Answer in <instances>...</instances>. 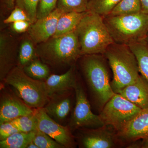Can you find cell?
<instances>
[{
  "instance_id": "obj_17",
  "label": "cell",
  "mask_w": 148,
  "mask_h": 148,
  "mask_svg": "<svg viewBox=\"0 0 148 148\" xmlns=\"http://www.w3.org/2000/svg\"><path fill=\"white\" fill-rule=\"evenodd\" d=\"M14 48L11 38L5 33L0 35V79L4 81L10 72L15 67Z\"/></svg>"
},
{
  "instance_id": "obj_31",
  "label": "cell",
  "mask_w": 148,
  "mask_h": 148,
  "mask_svg": "<svg viewBox=\"0 0 148 148\" xmlns=\"http://www.w3.org/2000/svg\"><path fill=\"white\" fill-rule=\"evenodd\" d=\"M20 132L12 121L0 124V140H4L14 133Z\"/></svg>"
},
{
  "instance_id": "obj_27",
  "label": "cell",
  "mask_w": 148,
  "mask_h": 148,
  "mask_svg": "<svg viewBox=\"0 0 148 148\" xmlns=\"http://www.w3.org/2000/svg\"><path fill=\"white\" fill-rule=\"evenodd\" d=\"M11 121L20 132H31L38 128L34 112L32 114L20 116Z\"/></svg>"
},
{
  "instance_id": "obj_22",
  "label": "cell",
  "mask_w": 148,
  "mask_h": 148,
  "mask_svg": "<svg viewBox=\"0 0 148 148\" xmlns=\"http://www.w3.org/2000/svg\"><path fill=\"white\" fill-rule=\"evenodd\" d=\"M23 69L28 76L34 79L45 80L49 76V70L47 65L36 59Z\"/></svg>"
},
{
  "instance_id": "obj_10",
  "label": "cell",
  "mask_w": 148,
  "mask_h": 148,
  "mask_svg": "<svg viewBox=\"0 0 148 148\" xmlns=\"http://www.w3.org/2000/svg\"><path fill=\"white\" fill-rule=\"evenodd\" d=\"M80 142L85 148H112L121 145L116 131L111 126L104 125L95 128H84Z\"/></svg>"
},
{
  "instance_id": "obj_16",
  "label": "cell",
  "mask_w": 148,
  "mask_h": 148,
  "mask_svg": "<svg viewBox=\"0 0 148 148\" xmlns=\"http://www.w3.org/2000/svg\"><path fill=\"white\" fill-rule=\"evenodd\" d=\"M68 92L51 96L43 108L48 115L56 121H64L71 112V100Z\"/></svg>"
},
{
  "instance_id": "obj_13",
  "label": "cell",
  "mask_w": 148,
  "mask_h": 148,
  "mask_svg": "<svg viewBox=\"0 0 148 148\" xmlns=\"http://www.w3.org/2000/svg\"><path fill=\"white\" fill-rule=\"evenodd\" d=\"M29 107L21 98L11 94L1 98L0 104V124L24 116L34 113V110Z\"/></svg>"
},
{
  "instance_id": "obj_29",
  "label": "cell",
  "mask_w": 148,
  "mask_h": 148,
  "mask_svg": "<svg viewBox=\"0 0 148 148\" xmlns=\"http://www.w3.org/2000/svg\"><path fill=\"white\" fill-rule=\"evenodd\" d=\"M58 0H40L37 12V18L47 16L57 8Z\"/></svg>"
},
{
  "instance_id": "obj_7",
  "label": "cell",
  "mask_w": 148,
  "mask_h": 148,
  "mask_svg": "<svg viewBox=\"0 0 148 148\" xmlns=\"http://www.w3.org/2000/svg\"><path fill=\"white\" fill-rule=\"evenodd\" d=\"M142 110L119 93H116L103 107L99 115L105 125L117 132Z\"/></svg>"
},
{
  "instance_id": "obj_25",
  "label": "cell",
  "mask_w": 148,
  "mask_h": 148,
  "mask_svg": "<svg viewBox=\"0 0 148 148\" xmlns=\"http://www.w3.org/2000/svg\"><path fill=\"white\" fill-rule=\"evenodd\" d=\"M87 3L88 0H58L57 8L64 13L85 12Z\"/></svg>"
},
{
  "instance_id": "obj_5",
  "label": "cell",
  "mask_w": 148,
  "mask_h": 148,
  "mask_svg": "<svg viewBox=\"0 0 148 148\" xmlns=\"http://www.w3.org/2000/svg\"><path fill=\"white\" fill-rule=\"evenodd\" d=\"M103 55H84L82 65L86 82L101 110L116 94L111 86L108 71Z\"/></svg>"
},
{
  "instance_id": "obj_26",
  "label": "cell",
  "mask_w": 148,
  "mask_h": 148,
  "mask_svg": "<svg viewBox=\"0 0 148 148\" xmlns=\"http://www.w3.org/2000/svg\"><path fill=\"white\" fill-rule=\"evenodd\" d=\"M33 141L38 148H64V146L38 128L34 130Z\"/></svg>"
},
{
  "instance_id": "obj_8",
  "label": "cell",
  "mask_w": 148,
  "mask_h": 148,
  "mask_svg": "<svg viewBox=\"0 0 148 148\" xmlns=\"http://www.w3.org/2000/svg\"><path fill=\"white\" fill-rule=\"evenodd\" d=\"M74 89L76 103L70 121V127L73 129L95 128L105 125L100 115L92 112L81 85L77 82Z\"/></svg>"
},
{
  "instance_id": "obj_12",
  "label": "cell",
  "mask_w": 148,
  "mask_h": 148,
  "mask_svg": "<svg viewBox=\"0 0 148 148\" xmlns=\"http://www.w3.org/2000/svg\"><path fill=\"white\" fill-rule=\"evenodd\" d=\"M63 13L62 11L56 8L47 16L37 19L31 24L28 32L33 42L42 43L53 37L56 32L58 19Z\"/></svg>"
},
{
  "instance_id": "obj_6",
  "label": "cell",
  "mask_w": 148,
  "mask_h": 148,
  "mask_svg": "<svg viewBox=\"0 0 148 148\" xmlns=\"http://www.w3.org/2000/svg\"><path fill=\"white\" fill-rule=\"evenodd\" d=\"M4 81L13 87L19 98L32 108H43L49 101L45 81L29 77L21 66H15Z\"/></svg>"
},
{
  "instance_id": "obj_19",
  "label": "cell",
  "mask_w": 148,
  "mask_h": 148,
  "mask_svg": "<svg viewBox=\"0 0 148 148\" xmlns=\"http://www.w3.org/2000/svg\"><path fill=\"white\" fill-rule=\"evenodd\" d=\"M135 55L141 75L148 82V44L145 40L128 46Z\"/></svg>"
},
{
  "instance_id": "obj_24",
  "label": "cell",
  "mask_w": 148,
  "mask_h": 148,
  "mask_svg": "<svg viewBox=\"0 0 148 148\" xmlns=\"http://www.w3.org/2000/svg\"><path fill=\"white\" fill-rule=\"evenodd\" d=\"M33 42L30 39H25L21 43L18 57V64L24 68L34 60L36 52L34 47Z\"/></svg>"
},
{
  "instance_id": "obj_18",
  "label": "cell",
  "mask_w": 148,
  "mask_h": 148,
  "mask_svg": "<svg viewBox=\"0 0 148 148\" xmlns=\"http://www.w3.org/2000/svg\"><path fill=\"white\" fill-rule=\"evenodd\" d=\"M86 12L63 13L58 19L56 32L53 37L60 36L75 31Z\"/></svg>"
},
{
  "instance_id": "obj_23",
  "label": "cell",
  "mask_w": 148,
  "mask_h": 148,
  "mask_svg": "<svg viewBox=\"0 0 148 148\" xmlns=\"http://www.w3.org/2000/svg\"><path fill=\"white\" fill-rule=\"evenodd\" d=\"M141 12L140 0H121L109 15H125Z\"/></svg>"
},
{
  "instance_id": "obj_21",
  "label": "cell",
  "mask_w": 148,
  "mask_h": 148,
  "mask_svg": "<svg viewBox=\"0 0 148 148\" xmlns=\"http://www.w3.org/2000/svg\"><path fill=\"white\" fill-rule=\"evenodd\" d=\"M121 0H88L87 11L103 17L108 16Z\"/></svg>"
},
{
  "instance_id": "obj_14",
  "label": "cell",
  "mask_w": 148,
  "mask_h": 148,
  "mask_svg": "<svg viewBox=\"0 0 148 148\" xmlns=\"http://www.w3.org/2000/svg\"><path fill=\"white\" fill-rule=\"evenodd\" d=\"M118 93L142 110L148 108V82L141 75Z\"/></svg>"
},
{
  "instance_id": "obj_1",
  "label": "cell",
  "mask_w": 148,
  "mask_h": 148,
  "mask_svg": "<svg viewBox=\"0 0 148 148\" xmlns=\"http://www.w3.org/2000/svg\"><path fill=\"white\" fill-rule=\"evenodd\" d=\"M82 56L103 55L114 42L104 21V17L87 11L75 30Z\"/></svg>"
},
{
  "instance_id": "obj_4",
  "label": "cell",
  "mask_w": 148,
  "mask_h": 148,
  "mask_svg": "<svg viewBox=\"0 0 148 148\" xmlns=\"http://www.w3.org/2000/svg\"><path fill=\"white\" fill-rule=\"evenodd\" d=\"M36 52L43 63L54 66L71 65L82 56L75 31L60 36L51 37L40 44Z\"/></svg>"
},
{
  "instance_id": "obj_30",
  "label": "cell",
  "mask_w": 148,
  "mask_h": 148,
  "mask_svg": "<svg viewBox=\"0 0 148 148\" xmlns=\"http://www.w3.org/2000/svg\"><path fill=\"white\" fill-rule=\"evenodd\" d=\"M21 20L28 21L31 22L27 13L22 9L15 6L10 15L4 19L3 22L5 24H12L16 21Z\"/></svg>"
},
{
  "instance_id": "obj_15",
  "label": "cell",
  "mask_w": 148,
  "mask_h": 148,
  "mask_svg": "<svg viewBox=\"0 0 148 148\" xmlns=\"http://www.w3.org/2000/svg\"><path fill=\"white\" fill-rule=\"evenodd\" d=\"M49 98L53 95L74 89L77 83L75 70L72 67L62 75H52L45 81Z\"/></svg>"
},
{
  "instance_id": "obj_20",
  "label": "cell",
  "mask_w": 148,
  "mask_h": 148,
  "mask_svg": "<svg viewBox=\"0 0 148 148\" xmlns=\"http://www.w3.org/2000/svg\"><path fill=\"white\" fill-rule=\"evenodd\" d=\"M34 131L29 132H18L5 140L0 141L1 148H27L33 141Z\"/></svg>"
},
{
  "instance_id": "obj_34",
  "label": "cell",
  "mask_w": 148,
  "mask_h": 148,
  "mask_svg": "<svg viewBox=\"0 0 148 148\" xmlns=\"http://www.w3.org/2000/svg\"><path fill=\"white\" fill-rule=\"evenodd\" d=\"M141 12L148 14V0H140Z\"/></svg>"
},
{
  "instance_id": "obj_33",
  "label": "cell",
  "mask_w": 148,
  "mask_h": 148,
  "mask_svg": "<svg viewBox=\"0 0 148 148\" xmlns=\"http://www.w3.org/2000/svg\"><path fill=\"white\" fill-rule=\"evenodd\" d=\"M3 8L8 10H12L15 6L16 0H0Z\"/></svg>"
},
{
  "instance_id": "obj_3",
  "label": "cell",
  "mask_w": 148,
  "mask_h": 148,
  "mask_svg": "<svg viewBox=\"0 0 148 148\" xmlns=\"http://www.w3.org/2000/svg\"><path fill=\"white\" fill-rule=\"evenodd\" d=\"M104 21L114 42L129 46L145 40L148 33V14L142 12L108 16Z\"/></svg>"
},
{
  "instance_id": "obj_35",
  "label": "cell",
  "mask_w": 148,
  "mask_h": 148,
  "mask_svg": "<svg viewBox=\"0 0 148 148\" xmlns=\"http://www.w3.org/2000/svg\"><path fill=\"white\" fill-rule=\"evenodd\" d=\"M27 148H38V146L34 143L33 141H32L29 145L27 146Z\"/></svg>"
},
{
  "instance_id": "obj_11",
  "label": "cell",
  "mask_w": 148,
  "mask_h": 148,
  "mask_svg": "<svg viewBox=\"0 0 148 148\" xmlns=\"http://www.w3.org/2000/svg\"><path fill=\"white\" fill-rule=\"evenodd\" d=\"M116 133L121 145L137 140L148 139V108L142 110Z\"/></svg>"
},
{
  "instance_id": "obj_2",
  "label": "cell",
  "mask_w": 148,
  "mask_h": 148,
  "mask_svg": "<svg viewBox=\"0 0 148 148\" xmlns=\"http://www.w3.org/2000/svg\"><path fill=\"white\" fill-rule=\"evenodd\" d=\"M103 55L108 61L112 72L111 84L115 93H118L140 76L138 62L128 45L114 42Z\"/></svg>"
},
{
  "instance_id": "obj_36",
  "label": "cell",
  "mask_w": 148,
  "mask_h": 148,
  "mask_svg": "<svg viewBox=\"0 0 148 148\" xmlns=\"http://www.w3.org/2000/svg\"><path fill=\"white\" fill-rule=\"evenodd\" d=\"M145 41L146 42H147V43L148 44V33L147 36H146V38H145Z\"/></svg>"
},
{
  "instance_id": "obj_9",
  "label": "cell",
  "mask_w": 148,
  "mask_h": 148,
  "mask_svg": "<svg viewBox=\"0 0 148 148\" xmlns=\"http://www.w3.org/2000/svg\"><path fill=\"white\" fill-rule=\"evenodd\" d=\"M37 127L65 148H73L75 141L69 127L59 124L47 113L43 108L34 109Z\"/></svg>"
},
{
  "instance_id": "obj_32",
  "label": "cell",
  "mask_w": 148,
  "mask_h": 148,
  "mask_svg": "<svg viewBox=\"0 0 148 148\" xmlns=\"http://www.w3.org/2000/svg\"><path fill=\"white\" fill-rule=\"evenodd\" d=\"M12 24V29L17 33H22L28 31L32 23L28 21H18Z\"/></svg>"
},
{
  "instance_id": "obj_28",
  "label": "cell",
  "mask_w": 148,
  "mask_h": 148,
  "mask_svg": "<svg viewBox=\"0 0 148 148\" xmlns=\"http://www.w3.org/2000/svg\"><path fill=\"white\" fill-rule=\"evenodd\" d=\"M40 0H16L15 6L27 13L32 24L36 21L37 12Z\"/></svg>"
}]
</instances>
